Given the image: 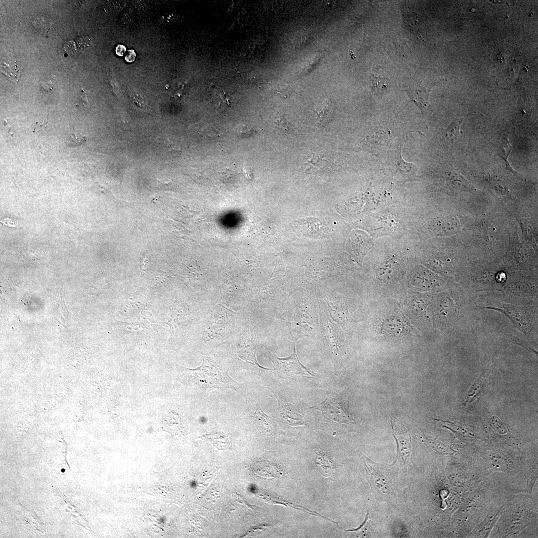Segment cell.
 Returning <instances> with one entry per match:
<instances>
[{"mask_svg":"<svg viewBox=\"0 0 538 538\" xmlns=\"http://www.w3.org/2000/svg\"><path fill=\"white\" fill-rule=\"evenodd\" d=\"M363 456L367 479L371 487L385 500H389L392 494L391 481L380 465Z\"/></svg>","mask_w":538,"mask_h":538,"instance_id":"cell-1","label":"cell"},{"mask_svg":"<svg viewBox=\"0 0 538 538\" xmlns=\"http://www.w3.org/2000/svg\"><path fill=\"white\" fill-rule=\"evenodd\" d=\"M271 359L274 363L275 374L280 378H291L296 375L306 377L315 376L300 361L295 345L293 352L290 356L279 358L273 354L271 355Z\"/></svg>","mask_w":538,"mask_h":538,"instance_id":"cell-2","label":"cell"},{"mask_svg":"<svg viewBox=\"0 0 538 538\" xmlns=\"http://www.w3.org/2000/svg\"><path fill=\"white\" fill-rule=\"evenodd\" d=\"M404 86L410 100L424 113L430 106L429 95L433 85L425 82L416 71L413 76L407 79Z\"/></svg>","mask_w":538,"mask_h":538,"instance_id":"cell-3","label":"cell"},{"mask_svg":"<svg viewBox=\"0 0 538 538\" xmlns=\"http://www.w3.org/2000/svg\"><path fill=\"white\" fill-rule=\"evenodd\" d=\"M311 408L321 411L326 418L340 424H350L352 421L342 403L332 395H328L320 404Z\"/></svg>","mask_w":538,"mask_h":538,"instance_id":"cell-4","label":"cell"},{"mask_svg":"<svg viewBox=\"0 0 538 538\" xmlns=\"http://www.w3.org/2000/svg\"><path fill=\"white\" fill-rule=\"evenodd\" d=\"M393 436L396 440L397 456L407 462L411 455V438L407 429L397 419L391 417Z\"/></svg>","mask_w":538,"mask_h":538,"instance_id":"cell-5","label":"cell"},{"mask_svg":"<svg viewBox=\"0 0 538 538\" xmlns=\"http://www.w3.org/2000/svg\"><path fill=\"white\" fill-rule=\"evenodd\" d=\"M194 371L201 378L203 381L208 384L214 385L222 381V378L218 368L207 357H203L201 365L195 369H190Z\"/></svg>","mask_w":538,"mask_h":538,"instance_id":"cell-6","label":"cell"},{"mask_svg":"<svg viewBox=\"0 0 538 538\" xmlns=\"http://www.w3.org/2000/svg\"><path fill=\"white\" fill-rule=\"evenodd\" d=\"M430 227L435 234L445 235L457 233L460 228L458 219L454 216H447L434 219Z\"/></svg>","mask_w":538,"mask_h":538,"instance_id":"cell-7","label":"cell"},{"mask_svg":"<svg viewBox=\"0 0 538 538\" xmlns=\"http://www.w3.org/2000/svg\"><path fill=\"white\" fill-rule=\"evenodd\" d=\"M336 106L331 99H328L323 103L314 112L316 115L317 124L319 128H323L330 122L334 117Z\"/></svg>","mask_w":538,"mask_h":538,"instance_id":"cell-8","label":"cell"},{"mask_svg":"<svg viewBox=\"0 0 538 538\" xmlns=\"http://www.w3.org/2000/svg\"><path fill=\"white\" fill-rule=\"evenodd\" d=\"M279 413L282 418L291 426H299L305 424L302 415L295 407L291 405L279 403Z\"/></svg>","mask_w":538,"mask_h":538,"instance_id":"cell-9","label":"cell"},{"mask_svg":"<svg viewBox=\"0 0 538 538\" xmlns=\"http://www.w3.org/2000/svg\"><path fill=\"white\" fill-rule=\"evenodd\" d=\"M212 93L211 102L216 108L226 110L231 107V97L224 90L215 85L211 84Z\"/></svg>","mask_w":538,"mask_h":538,"instance_id":"cell-10","label":"cell"},{"mask_svg":"<svg viewBox=\"0 0 538 538\" xmlns=\"http://www.w3.org/2000/svg\"><path fill=\"white\" fill-rule=\"evenodd\" d=\"M91 40L87 37L79 36L72 40L66 41L64 47L65 50L72 54H77L79 51L84 50L91 45Z\"/></svg>","mask_w":538,"mask_h":538,"instance_id":"cell-11","label":"cell"},{"mask_svg":"<svg viewBox=\"0 0 538 538\" xmlns=\"http://www.w3.org/2000/svg\"><path fill=\"white\" fill-rule=\"evenodd\" d=\"M186 310H184V307L180 304L174 302L170 307L169 317L168 319V324L172 328L176 327L181 324L185 319Z\"/></svg>","mask_w":538,"mask_h":538,"instance_id":"cell-12","label":"cell"},{"mask_svg":"<svg viewBox=\"0 0 538 538\" xmlns=\"http://www.w3.org/2000/svg\"><path fill=\"white\" fill-rule=\"evenodd\" d=\"M206 440L210 441L215 447L219 450L230 449V442L227 437L218 433L204 435Z\"/></svg>","mask_w":538,"mask_h":538,"instance_id":"cell-13","label":"cell"},{"mask_svg":"<svg viewBox=\"0 0 538 538\" xmlns=\"http://www.w3.org/2000/svg\"><path fill=\"white\" fill-rule=\"evenodd\" d=\"M485 379V373L483 372L474 383L467 394L464 405H468L478 395Z\"/></svg>","mask_w":538,"mask_h":538,"instance_id":"cell-14","label":"cell"},{"mask_svg":"<svg viewBox=\"0 0 538 538\" xmlns=\"http://www.w3.org/2000/svg\"><path fill=\"white\" fill-rule=\"evenodd\" d=\"M233 132L237 138L245 139L252 137L256 130L247 124H240L234 128Z\"/></svg>","mask_w":538,"mask_h":538,"instance_id":"cell-15","label":"cell"},{"mask_svg":"<svg viewBox=\"0 0 538 538\" xmlns=\"http://www.w3.org/2000/svg\"><path fill=\"white\" fill-rule=\"evenodd\" d=\"M130 99L132 105L141 110H146L148 104L146 98L140 92L133 91L130 94Z\"/></svg>","mask_w":538,"mask_h":538,"instance_id":"cell-16","label":"cell"},{"mask_svg":"<svg viewBox=\"0 0 538 538\" xmlns=\"http://www.w3.org/2000/svg\"><path fill=\"white\" fill-rule=\"evenodd\" d=\"M273 123L275 127L283 133L291 134L294 133L295 130L294 126L283 115H278Z\"/></svg>","mask_w":538,"mask_h":538,"instance_id":"cell-17","label":"cell"},{"mask_svg":"<svg viewBox=\"0 0 538 538\" xmlns=\"http://www.w3.org/2000/svg\"><path fill=\"white\" fill-rule=\"evenodd\" d=\"M371 81L372 82V88L375 93H380L381 90L387 88L389 85V79L381 76H377L372 74Z\"/></svg>","mask_w":538,"mask_h":538,"instance_id":"cell-18","label":"cell"},{"mask_svg":"<svg viewBox=\"0 0 538 538\" xmlns=\"http://www.w3.org/2000/svg\"><path fill=\"white\" fill-rule=\"evenodd\" d=\"M462 122V120H457L452 122L449 126L447 129L446 133L447 136L450 138L455 139L459 135L460 126Z\"/></svg>","mask_w":538,"mask_h":538,"instance_id":"cell-19","label":"cell"},{"mask_svg":"<svg viewBox=\"0 0 538 538\" xmlns=\"http://www.w3.org/2000/svg\"><path fill=\"white\" fill-rule=\"evenodd\" d=\"M433 447L435 448L438 451H439L441 453H449L451 450H449L448 448L444 445H441L440 443H437L436 442L432 443Z\"/></svg>","mask_w":538,"mask_h":538,"instance_id":"cell-20","label":"cell"},{"mask_svg":"<svg viewBox=\"0 0 538 538\" xmlns=\"http://www.w3.org/2000/svg\"><path fill=\"white\" fill-rule=\"evenodd\" d=\"M135 52L131 50L128 52L127 55L125 56V60L129 62H131L135 60Z\"/></svg>","mask_w":538,"mask_h":538,"instance_id":"cell-21","label":"cell"},{"mask_svg":"<svg viewBox=\"0 0 538 538\" xmlns=\"http://www.w3.org/2000/svg\"><path fill=\"white\" fill-rule=\"evenodd\" d=\"M126 50V48L122 45H119L116 48V54L120 56H122L124 54Z\"/></svg>","mask_w":538,"mask_h":538,"instance_id":"cell-22","label":"cell"},{"mask_svg":"<svg viewBox=\"0 0 538 538\" xmlns=\"http://www.w3.org/2000/svg\"><path fill=\"white\" fill-rule=\"evenodd\" d=\"M2 224L8 226L9 227H15V224L10 219H5L3 221H1Z\"/></svg>","mask_w":538,"mask_h":538,"instance_id":"cell-23","label":"cell"}]
</instances>
